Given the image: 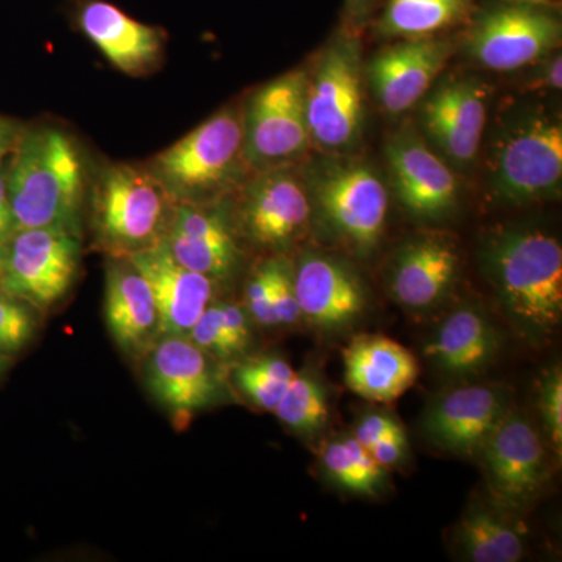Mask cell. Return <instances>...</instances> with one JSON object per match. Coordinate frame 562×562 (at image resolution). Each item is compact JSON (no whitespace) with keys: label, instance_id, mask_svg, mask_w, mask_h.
Wrapping results in <instances>:
<instances>
[{"label":"cell","instance_id":"23","mask_svg":"<svg viewBox=\"0 0 562 562\" xmlns=\"http://www.w3.org/2000/svg\"><path fill=\"white\" fill-rule=\"evenodd\" d=\"M460 269L457 246L446 236L427 235L398 250L390 284L395 301L422 310L441 301Z\"/></svg>","mask_w":562,"mask_h":562},{"label":"cell","instance_id":"35","mask_svg":"<svg viewBox=\"0 0 562 562\" xmlns=\"http://www.w3.org/2000/svg\"><path fill=\"white\" fill-rule=\"evenodd\" d=\"M541 405L542 416L546 419L547 430H549L550 441L554 449L561 453L562 447V376L561 369L553 368L547 373L541 384Z\"/></svg>","mask_w":562,"mask_h":562},{"label":"cell","instance_id":"15","mask_svg":"<svg viewBox=\"0 0 562 562\" xmlns=\"http://www.w3.org/2000/svg\"><path fill=\"white\" fill-rule=\"evenodd\" d=\"M487 117V90L472 79L442 81L422 110L425 132L454 165L479 155Z\"/></svg>","mask_w":562,"mask_h":562},{"label":"cell","instance_id":"33","mask_svg":"<svg viewBox=\"0 0 562 562\" xmlns=\"http://www.w3.org/2000/svg\"><path fill=\"white\" fill-rule=\"evenodd\" d=\"M272 299L279 325H291L301 317L294 286V269L284 258H272Z\"/></svg>","mask_w":562,"mask_h":562},{"label":"cell","instance_id":"8","mask_svg":"<svg viewBox=\"0 0 562 562\" xmlns=\"http://www.w3.org/2000/svg\"><path fill=\"white\" fill-rule=\"evenodd\" d=\"M80 266V236L52 228L16 231L0 254V290L49 308L65 297Z\"/></svg>","mask_w":562,"mask_h":562},{"label":"cell","instance_id":"6","mask_svg":"<svg viewBox=\"0 0 562 562\" xmlns=\"http://www.w3.org/2000/svg\"><path fill=\"white\" fill-rule=\"evenodd\" d=\"M305 70L277 77L251 95L243 113L244 157L254 171L286 168L310 144Z\"/></svg>","mask_w":562,"mask_h":562},{"label":"cell","instance_id":"1","mask_svg":"<svg viewBox=\"0 0 562 562\" xmlns=\"http://www.w3.org/2000/svg\"><path fill=\"white\" fill-rule=\"evenodd\" d=\"M7 190L16 231L52 228L80 236L87 176L79 146L63 128L22 131Z\"/></svg>","mask_w":562,"mask_h":562},{"label":"cell","instance_id":"10","mask_svg":"<svg viewBox=\"0 0 562 562\" xmlns=\"http://www.w3.org/2000/svg\"><path fill=\"white\" fill-rule=\"evenodd\" d=\"M314 202L333 231L357 250L382 238L387 216L386 188L372 169L357 162H328L312 176Z\"/></svg>","mask_w":562,"mask_h":562},{"label":"cell","instance_id":"20","mask_svg":"<svg viewBox=\"0 0 562 562\" xmlns=\"http://www.w3.org/2000/svg\"><path fill=\"white\" fill-rule=\"evenodd\" d=\"M161 243L184 268L213 281L228 279L238 266L231 227L206 205L177 203Z\"/></svg>","mask_w":562,"mask_h":562},{"label":"cell","instance_id":"32","mask_svg":"<svg viewBox=\"0 0 562 562\" xmlns=\"http://www.w3.org/2000/svg\"><path fill=\"white\" fill-rule=\"evenodd\" d=\"M33 306L0 290V351L16 353L31 341L36 330Z\"/></svg>","mask_w":562,"mask_h":562},{"label":"cell","instance_id":"18","mask_svg":"<svg viewBox=\"0 0 562 562\" xmlns=\"http://www.w3.org/2000/svg\"><path fill=\"white\" fill-rule=\"evenodd\" d=\"M128 260L149 283L160 317V336L187 338L211 303L214 281L184 268L162 243L132 255Z\"/></svg>","mask_w":562,"mask_h":562},{"label":"cell","instance_id":"13","mask_svg":"<svg viewBox=\"0 0 562 562\" xmlns=\"http://www.w3.org/2000/svg\"><path fill=\"white\" fill-rule=\"evenodd\" d=\"M147 383L151 394L177 417L192 414L216 402L220 380L205 351L183 336H161L151 347Z\"/></svg>","mask_w":562,"mask_h":562},{"label":"cell","instance_id":"2","mask_svg":"<svg viewBox=\"0 0 562 562\" xmlns=\"http://www.w3.org/2000/svg\"><path fill=\"white\" fill-rule=\"evenodd\" d=\"M484 261L498 301L516 330L542 342L562 317V249L539 231L506 228L484 249Z\"/></svg>","mask_w":562,"mask_h":562},{"label":"cell","instance_id":"12","mask_svg":"<svg viewBox=\"0 0 562 562\" xmlns=\"http://www.w3.org/2000/svg\"><path fill=\"white\" fill-rule=\"evenodd\" d=\"M312 203L301 181L286 168L257 172L244 192L243 231L255 246L280 250L302 235Z\"/></svg>","mask_w":562,"mask_h":562},{"label":"cell","instance_id":"24","mask_svg":"<svg viewBox=\"0 0 562 562\" xmlns=\"http://www.w3.org/2000/svg\"><path fill=\"white\" fill-rule=\"evenodd\" d=\"M344 368L347 386L371 402L395 401L419 375L412 351L386 336H355L344 350Z\"/></svg>","mask_w":562,"mask_h":562},{"label":"cell","instance_id":"39","mask_svg":"<svg viewBox=\"0 0 562 562\" xmlns=\"http://www.w3.org/2000/svg\"><path fill=\"white\" fill-rule=\"evenodd\" d=\"M406 443H408V439H406L405 430H402L390 436V438L383 439V441L376 442L369 450V453L383 468L390 469L392 465H397L405 457Z\"/></svg>","mask_w":562,"mask_h":562},{"label":"cell","instance_id":"9","mask_svg":"<svg viewBox=\"0 0 562 562\" xmlns=\"http://www.w3.org/2000/svg\"><path fill=\"white\" fill-rule=\"evenodd\" d=\"M491 188L501 201L522 205L557 194L562 181V128L532 116L506 133L491 160Z\"/></svg>","mask_w":562,"mask_h":562},{"label":"cell","instance_id":"7","mask_svg":"<svg viewBox=\"0 0 562 562\" xmlns=\"http://www.w3.org/2000/svg\"><path fill=\"white\" fill-rule=\"evenodd\" d=\"M473 10L464 36L469 57L483 68L508 72L541 60L561 41V16L549 5L498 2Z\"/></svg>","mask_w":562,"mask_h":562},{"label":"cell","instance_id":"26","mask_svg":"<svg viewBox=\"0 0 562 562\" xmlns=\"http://www.w3.org/2000/svg\"><path fill=\"white\" fill-rule=\"evenodd\" d=\"M475 0H386L375 31L387 38L416 40L468 21Z\"/></svg>","mask_w":562,"mask_h":562},{"label":"cell","instance_id":"27","mask_svg":"<svg viewBox=\"0 0 562 562\" xmlns=\"http://www.w3.org/2000/svg\"><path fill=\"white\" fill-rule=\"evenodd\" d=\"M454 542L469 561L516 562L524 557L520 532L483 506H475L461 517L454 531Z\"/></svg>","mask_w":562,"mask_h":562},{"label":"cell","instance_id":"19","mask_svg":"<svg viewBox=\"0 0 562 562\" xmlns=\"http://www.w3.org/2000/svg\"><path fill=\"white\" fill-rule=\"evenodd\" d=\"M80 31L128 76H146L160 65L166 33L128 16L106 0H87L77 11Z\"/></svg>","mask_w":562,"mask_h":562},{"label":"cell","instance_id":"22","mask_svg":"<svg viewBox=\"0 0 562 562\" xmlns=\"http://www.w3.org/2000/svg\"><path fill=\"white\" fill-rule=\"evenodd\" d=\"M301 316L324 328L346 327L358 319L366 299L360 280L341 262L305 255L294 271Z\"/></svg>","mask_w":562,"mask_h":562},{"label":"cell","instance_id":"4","mask_svg":"<svg viewBox=\"0 0 562 562\" xmlns=\"http://www.w3.org/2000/svg\"><path fill=\"white\" fill-rule=\"evenodd\" d=\"M247 166L243 113L225 109L144 165L176 203L206 205Z\"/></svg>","mask_w":562,"mask_h":562},{"label":"cell","instance_id":"28","mask_svg":"<svg viewBox=\"0 0 562 562\" xmlns=\"http://www.w3.org/2000/svg\"><path fill=\"white\" fill-rule=\"evenodd\" d=\"M322 462L333 482L353 494L375 495L386 480V468L355 438L328 442Z\"/></svg>","mask_w":562,"mask_h":562},{"label":"cell","instance_id":"29","mask_svg":"<svg viewBox=\"0 0 562 562\" xmlns=\"http://www.w3.org/2000/svg\"><path fill=\"white\" fill-rule=\"evenodd\" d=\"M187 338L206 355L232 358L249 346V321L238 305L210 303Z\"/></svg>","mask_w":562,"mask_h":562},{"label":"cell","instance_id":"17","mask_svg":"<svg viewBox=\"0 0 562 562\" xmlns=\"http://www.w3.org/2000/svg\"><path fill=\"white\" fill-rule=\"evenodd\" d=\"M392 184L398 201L419 217H438L458 201L457 177L414 133L394 136L386 147Z\"/></svg>","mask_w":562,"mask_h":562},{"label":"cell","instance_id":"30","mask_svg":"<svg viewBox=\"0 0 562 562\" xmlns=\"http://www.w3.org/2000/svg\"><path fill=\"white\" fill-rule=\"evenodd\" d=\"M273 413L291 430L310 435L327 422V395L313 375L295 373Z\"/></svg>","mask_w":562,"mask_h":562},{"label":"cell","instance_id":"40","mask_svg":"<svg viewBox=\"0 0 562 562\" xmlns=\"http://www.w3.org/2000/svg\"><path fill=\"white\" fill-rule=\"evenodd\" d=\"M24 128L9 117L0 116V160L13 151Z\"/></svg>","mask_w":562,"mask_h":562},{"label":"cell","instance_id":"42","mask_svg":"<svg viewBox=\"0 0 562 562\" xmlns=\"http://www.w3.org/2000/svg\"><path fill=\"white\" fill-rule=\"evenodd\" d=\"M498 2L530 3V5H549L550 0H498Z\"/></svg>","mask_w":562,"mask_h":562},{"label":"cell","instance_id":"14","mask_svg":"<svg viewBox=\"0 0 562 562\" xmlns=\"http://www.w3.org/2000/svg\"><path fill=\"white\" fill-rule=\"evenodd\" d=\"M452 50L450 41L428 36L406 40L379 52L368 65V79L376 101L391 114L412 109L446 68Z\"/></svg>","mask_w":562,"mask_h":562},{"label":"cell","instance_id":"21","mask_svg":"<svg viewBox=\"0 0 562 562\" xmlns=\"http://www.w3.org/2000/svg\"><path fill=\"white\" fill-rule=\"evenodd\" d=\"M105 321L125 353H149L160 336V317L149 283L128 258H111L106 268Z\"/></svg>","mask_w":562,"mask_h":562},{"label":"cell","instance_id":"43","mask_svg":"<svg viewBox=\"0 0 562 562\" xmlns=\"http://www.w3.org/2000/svg\"><path fill=\"white\" fill-rule=\"evenodd\" d=\"M10 366V357L9 355L2 353L0 351V373H3L7 371V368Z\"/></svg>","mask_w":562,"mask_h":562},{"label":"cell","instance_id":"16","mask_svg":"<svg viewBox=\"0 0 562 562\" xmlns=\"http://www.w3.org/2000/svg\"><path fill=\"white\" fill-rule=\"evenodd\" d=\"M508 413V394L502 387H457L428 409L424 428L442 450L476 454Z\"/></svg>","mask_w":562,"mask_h":562},{"label":"cell","instance_id":"41","mask_svg":"<svg viewBox=\"0 0 562 562\" xmlns=\"http://www.w3.org/2000/svg\"><path fill=\"white\" fill-rule=\"evenodd\" d=\"M561 55H557L552 61L549 63L546 70H543V81L549 85L553 90H561L562 87V74H561Z\"/></svg>","mask_w":562,"mask_h":562},{"label":"cell","instance_id":"11","mask_svg":"<svg viewBox=\"0 0 562 562\" xmlns=\"http://www.w3.org/2000/svg\"><path fill=\"white\" fill-rule=\"evenodd\" d=\"M484 473L495 501L503 508H527L547 480L541 438L522 414L509 409L480 450Z\"/></svg>","mask_w":562,"mask_h":562},{"label":"cell","instance_id":"38","mask_svg":"<svg viewBox=\"0 0 562 562\" xmlns=\"http://www.w3.org/2000/svg\"><path fill=\"white\" fill-rule=\"evenodd\" d=\"M380 0H344V22L346 31L357 35L368 25L379 9Z\"/></svg>","mask_w":562,"mask_h":562},{"label":"cell","instance_id":"34","mask_svg":"<svg viewBox=\"0 0 562 562\" xmlns=\"http://www.w3.org/2000/svg\"><path fill=\"white\" fill-rule=\"evenodd\" d=\"M247 306L258 324L272 327L279 325L272 299V260L262 261L247 283Z\"/></svg>","mask_w":562,"mask_h":562},{"label":"cell","instance_id":"3","mask_svg":"<svg viewBox=\"0 0 562 562\" xmlns=\"http://www.w3.org/2000/svg\"><path fill=\"white\" fill-rule=\"evenodd\" d=\"M176 205L144 166L106 165L92 187L95 246L111 258H128L157 246L165 238Z\"/></svg>","mask_w":562,"mask_h":562},{"label":"cell","instance_id":"25","mask_svg":"<svg viewBox=\"0 0 562 562\" xmlns=\"http://www.w3.org/2000/svg\"><path fill=\"white\" fill-rule=\"evenodd\" d=\"M497 349V333L491 322L476 310L461 308L443 321L425 353L441 371L469 375L483 371Z\"/></svg>","mask_w":562,"mask_h":562},{"label":"cell","instance_id":"5","mask_svg":"<svg viewBox=\"0 0 562 562\" xmlns=\"http://www.w3.org/2000/svg\"><path fill=\"white\" fill-rule=\"evenodd\" d=\"M312 143L325 150L353 147L364 124L360 44L347 32L331 41L306 87Z\"/></svg>","mask_w":562,"mask_h":562},{"label":"cell","instance_id":"37","mask_svg":"<svg viewBox=\"0 0 562 562\" xmlns=\"http://www.w3.org/2000/svg\"><path fill=\"white\" fill-rule=\"evenodd\" d=\"M11 154L0 160V254H2L3 247L7 246L11 236L16 232L13 211H11L10 205L9 190H7Z\"/></svg>","mask_w":562,"mask_h":562},{"label":"cell","instance_id":"31","mask_svg":"<svg viewBox=\"0 0 562 562\" xmlns=\"http://www.w3.org/2000/svg\"><path fill=\"white\" fill-rule=\"evenodd\" d=\"M295 372L280 358L244 362L235 373L239 390L262 409L273 412Z\"/></svg>","mask_w":562,"mask_h":562},{"label":"cell","instance_id":"36","mask_svg":"<svg viewBox=\"0 0 562 562\" xmlns=\"http://www.w3.org/2000/svg\"><path fill=\"white\" fill-rule=\"evenodd\" d=\"M401 422L386 413H369L358 422L353 438L364 449L371 450L376 442L390 438L395 432L402 431Z\"/></svg>","mask_w":562,"mask_h":562}]
</instances>
